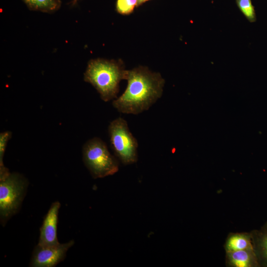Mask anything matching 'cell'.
<instances>
[{"instance_id": "1", "label": "cell", "mask_w": 267, "mask_h": 267, "mask_svg": "<svg viewBox=\"0 0 267 267\" xmlns=\"http://www.w3.org/2000/svg\"><path fill=\"white\" fill-rule=\"evenodd\" d=\"M124 80L128 81L126 89L112 102L120 113L138 114L147 110L162 95L164 79L145 67L126 70Z\"/></svg>"}, {"instance_id": "2", "label": "cell", "mask_w": 267, "mask_h": 267, "mask_svg": "<svg viewBox=\"0 0 267 267\" xmlns=\"http://www.w3.org/2000/svg\"><path fill=\"white\" fill-rule=\"evenodd\" d=\"M126 70L121 61L101 58L90 60L84 73V81L90 83L107 102L117 98L119 83L124 80Z\"/></svg>"}, {"instance_id": "3", "label": "cell", "mask_w": 267, "mask_h": 267, "mask_svg": "<svg viewBox=\"0 0 267 267\" xmlns=\"http://www.w3.org/2000/svg\"><path fill=\"white\" fill-rule=\"evenodd\" d=\"M83 159L94 178L111 176L119 170V163L107 145L98 137L92 138L83 147Z\"/></svg>"}, {"instance_id": "4", "label": "cell", "mask_w": 267, "mask_h": 267, "mask_svg": "<svg viewBox=\"0 0 267 267\" xmlns=\"http://www.w3.org/2000/svg\"><path fill=\"white\" fill-rule=\"evenodd\" d=\"M28 182L21 174L10 173L0 179V222H5L19 210L26 194Z\"/></svg>"}, {"instance_id": "5", "label": "cell", "mask_w": 267, "mask_h": 267, "mask_svg": "<svg viewBox=\"0 0 267 267\" xmlns=\"http://www.w3.org/2000/svg\"><path fill=\"white\" fill-rule=\"evenodd\" d=\"M108 133L111 146L122 163L129 165L136 162L138 143L127 121L121 117L114 120L109 125Z\"/></svg>"}, {"instance_id": "6", "label": "cell", "mask_w": 267, "mask_h": 267, "mask_svg": "<svg viewBox=\"0 0 267 267\" xmlns=\"http://www.w3.org/2000/svg\"><path fill=\"white\" fill-rule=\"evenodd\" d=\"M74 244V240L54 245H37L33 252L29 265L31 267H54L63 261L68 249Z\"/></svg>"}, {"instance_id": "7", "label": "cell", "mask_w": 267, "mask_h": 267, "mask_svg": "<svg viewBox=\"0 0 267 267\" xmlns=\"http://www.w3.org/2000/svg\"><path fill=\"white\" fill-rule=\"evenodd\" d=\"M60 206L59 201H55L51 205L40 228L38 245L49 246L60 243L57 238V230Z\"/></svg>"}, {"instance_id": "8", "label": "cell", "mask_w": 267, "mask_h": 267, "mask_svg": "<svg viewBox=\"0 0 267 267\" xmlns=\"http://www.w3.org/2000/svg\"><path fill=\"white\" fill-rule=\"evenodd\" d=\"M228 265L235 267H254L259 266L254 249H246L226 252Z\"/></svg>"}, {"instance_id": "9", "label": "cell", "mask_w": 267, "mask_h": 267, "mask_svg": "<svg viewBox=\"0 0 267 267\" xmlns=\"http://www.w3.org/2000/svg\"><path fill=\"white\" fill-rule=\"evenodd\" d=\"M252 235L254 249L259 265L267 266V224Z\"/></svg>"}, {"instance_id": "10", "label": "cell", "mask_w": 267, "mask_h": 267, "mask_svg": "<svg viewBox=\"0 0 267 267\" xmlns=\"http://www.w3.org/2000/svg\"><path fill=\"white\" fill-rule=\"evenodd\" d=\"M225 249L226 252L254 249L252 233H236L229 235L226 241Z\"/></svg>"}, {"instance_id": "11", "label": "cell", "mask_w": 267, "mask_h": 267, "mask_svg": "<svg viewBox=\"0 0 267 267\" xmlns=\"http://www.w3.org/2000/svg\"><path fill=\"white\" fill-rule=\"evenodd\" d=\"M28 8L31 10L43 12L53 13L61 6L60 0H22Z\"/></svg>"}, {"instance_id": "12", "label": "cell", "mask_w": 267, "mask_h": 267, "mask_svg": "<svg viewBox=\"0 0 267 267\" xmlns=\"http://www.w3.org/2000/svg\"><path fill=\"white\" fill-rule=\"evenodd\" d=\"M11 134L9 131H5L0 134V179L4 178L10 173L9 170L4 166L3 158Z\"/></svg>"}, {"instance_id": "13", "label": "cell", "mask_w": 267, "mask_h": 267, "mask_svg": "<svg viewBox=\"0 0 267 267\" xmlns=\"http://www.w3.org/2000/svg\"><path fill=\"white\" fill-rule=\"evenodd\" d=\"M238 8L250 22L256 20V13L251 0H235Z\"/></svg>"}, {"instance_id": "14", "label": "cell", "mask_w": 267, "mask_h": 267, "mask_svg": "<svg viewBox=\"0 0 267 267\" xmlns=\"http://www.w3.org/2000/svg\"><path fill=\"white\" fill-rule=\"evenodd\" d=\"M138 6V0H117L116 9L121 14H129Z\"/></svg>"}, {"instance_id": "15", "label": "cell", "mask_w": 267, "mask_h": 267, "mask_svg": "<svg viewBox=\"0 0 267 267\" xmlns=\"http://www.w3.org/2000/svg\"><path fill=\"white\" fill-rule=\"evenodd\" d=\"M149 0H138V6Z\"/></svg>"}, {"instance_id": "16", "label": "cell", "mask_w": 267, "mask_h": 267, "mask_svg": "<svg viewBox=\"0 0 267 267\" xmlns=\"http://www.w3.org/2000/svg\"><path fill=\"white\" fill-rule=\"evenodd\" d=\"M78 0H73L71 2V3H72V6H73V5H75V4L77 3V2H78Z\"/></svg>"}]
</instances>
